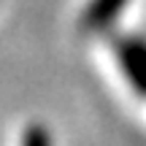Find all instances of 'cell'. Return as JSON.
<instances>
[{
  "label": "cell",
  "mask_w": 146,
  "mask_h": 146,
  "mask_svg": "<svg viewBox=\"0 0 146 146\" xmlns=\"http://www.w3.org/2000/svg\"><path fill=\"white\" fill-rule=\"evenodd\" d=\"M116 62L125 73L127 84L138 98H146V41L143 38H122L116 43Z\"/></svg>",
  "instance_id": "obj_1"
},
{
  "label": "cell",
  "mask_w": 146,
  "mask_h": 146,
  "mask_svg": "<svg viewBox=\"0 0 146 146\" xmlns=\"http://www.w3.org/2000/svg\"><path fill=\"white\" fill-rule=\"evenodd\" d=\"M130 0H89V5L84 8L81 25L87 30H106L116 22V16L122 14V8Z\"/></svg>",
  "instance_id": "obj_2"
},
{
  "label": "cell",
  "mask_w": 146,
  "mask_h": 146,
  "mask_svg": "<svg viewBox=\"0 0 146 146\" xmlns=\"http://www.w3.org/2000/svg\"><path fill=\"white\" fill-rule=\"evenodd\" d=\"M25 141L27 143H30V141H49V135H46V133H27Z\"/></svg>",
  "instance_id": "obj_3"
}]
</instances>
